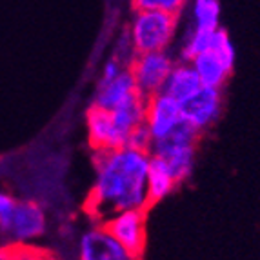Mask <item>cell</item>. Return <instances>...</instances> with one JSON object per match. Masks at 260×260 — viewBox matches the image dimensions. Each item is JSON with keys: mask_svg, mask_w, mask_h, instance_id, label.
Wrapping results in <instances>:
<instances>
[{"mask_svg": "<svg viewBox=\"0 0 260 260\" xmlns=\"http://www.w3.org/2000/svg\"><path fill=\"white\" fill-rule=\"evenodd\" d=\"M96 182L84 200V213L96 224L126 209L142 208L148 187L149 155L127 148L95 151Z\"/></svg>", "mask_w": 260, "mask_h": 260, "instance_id": "6da1fadb", "label": "cell"}, {"mask_svg": "<svg viewBox=\"0 0 260 260\" xmlns=\"http://www.w3.org/2000/svg\"><path fill=\"white\" fill-rule=\"evenodd\" d=\"M177 27V15L166 11H137L131 27L135 53L164 51Z\"/></svg>", "mask_w": 260, "mask_h": 260, "instance_id": "7a4b0ae2", "label": "cell"}, {"mask_svg": "<svg viewBox=\"0 0 260 260\" xmlns=\"http://www.w3.org/2000/svg\"><path fill=\"white\" fill-rule=\"evenodd\" d=\"M15 260H56V256L42 247L15 242Z\"/></svg>", "mask_w": 260, "mask_h": 260, "instance_id": "ac0fdd59", "label": "cell"}, {"mask_svg": "<svg viewBox=\"0 0 260 260\" xmlns=\"http://www.w3.org/2000/svg\"><path fill=\"white\" fill-rule=\"evenodd\" d=\"M0 260H15V242L0 246Z\"/></svg>", "mask_w": 260, "mask_h": 260, "instance_id": "d6986e66", "label": "cell"}, {"mask_svg": "<svg viewBox=\"0 0 260 260\" xmlns=\"http://www.w3.org/2000/svg\"><path fill=\"white\" fill-rule=\"evenodd\" d=\"M177 187L175 180L171 175L168 173V169L164 168L156 156H149V168H148V187H146V199H144L142 209L151 211L162 199L171 193Z\"/></svg>", "mask_w": 260, "mask_h": 260, "instance_id": "7c38bea8", "label": "cell"}, {"mask_svg": "<svg viewBox=\"0 0 260 260\" xmlns=\"http://www.w3.org/2000/svg\"><path fill=\"white\" fill-rule=\"evenodd\" d=\"M218 17H220V2L218 0H195L193 2V29H218Z\"/></svg>", "mask_w": 260, "mask_h": 260, "instance_id": "5bb4252c", "label": "cell"}, {"mask_svg": "<svg viewBox=\"0 0 260 260\" xmlns=\"http://www.w3.org/2000/svg\"><path fill=\"white\" fill-rule=\"evenodd\" d=\"M46 231V217L37 202H15L9 211L0 215V233L17 242L37 239Z\"/></svg>", "mask_w": 260, "mask_h": 260, "instance_id": "5b68a950", "label": "cell"}, {"mask_svg": "<svg viewBox=\"0 0 260 260\" xmlns=\"http://www.w3.org/2000/svg\"><path fill=\"white\" fill-rule=\"evenodd\" d=\"M146 224H148V211L142 208H135L118 213L99 225L126 249L131 260H144L148 246Z\"/></svg>", "mask_w": 260, "mask_h": 260, "instance_id": "3957f363", "label": "cell"}, {"mask_svg": "<svg viewBox=\"0 0 260 260\" xmlns=\"http://www.w3.org/2000/svg\"><path fill=\"white\" fill-rule=\"evenodd\" d=\"M222 111V95L217 87L202 86L195 95H191L184 102H180L182 118L187 120L197 129L204 131L217 122Z\"/></svg>", "mask_w": 260, "mask_h": 260, "instance_id": "8992f818", "label": "cell"}, {"mask_svg": "<svg viewBox=\"0 0 260 260\" xmlns=\"http://www.w3.org/2000/svg\"><path fill=\"white\" fill-rule=\"evenodd\" d=\"M153 144H155V139H153V135L146 122H142V124H139V126L135 127L126 140L127 148L144 153V155H149V156H151V151H153Z\"/></svg>", "mask_w": 260, "mask_h": 260, "instance_id": "2e32d148", "label": "cell"}, {"mask_svg": "<svg viewBox=\"0 0 260 260\" xmlns=\"http://www.w3.org/2000/svg\"><path fill=\"white\" fill-rule=\"evenodd\" d=\"M200 87H202V82H200L195 68L182 62V64L173 66V70L169 73L164 87H162V93H166L180 104L186 99H189L191 95H195Z\"/></svg>", "mask_w": 260, "mask_h": 260, "instance_id": "8fae6325", "label": "cell"}, {"mask_svg": "<svg viewBox=\"0 0 260 260\" xmlns=\"http://www.w3.org/2000/svg\"><path fill=\"white\" fill-rule=\"evenodd\" d=\"M193 68L199 75L200 82L206 87H217L220 89L225 84V80L233 73V66L228 62L222 55H218L213 48H208L204 53H200L193 58Z\"/></svg>", "mask_w": 260, "mask_h": 260, "instance_id": "30bf717a", "label": "cell"}, {"mask_svg": "<svg viewBox=\"0 0 260 260\" xmlns=\"http://www.w3.org/2000/svg\"><path fill=\"white\" fill-rule=\"evenodd\" d=\"M127 70L133 75L137 89L148 99L162 91L169 73L173 70V60L164 51L135 53L127 64Z\"/></svg>", "mask_w": 260, "mask_h": 260, "instance_id": "277c9868", "label": "cell"}, {"mask_svg": "<svg viewBox=\"0 0 260 260\" xmlns=\"http://www.w3.org/2000/svg\"><path fill=\"white\" fill-rule=\"evenodd\" d=\"M78 260H131L126 249L100 225L87 231L80 240Z\"/></svg>", "mask_w": 260, "mask_h": 260, "instance_id": "9c48e42d", "label": "cell"}, {"mask_svg": "<svg viewBox=\"0 0 260 260\" xmlns=\"http://www.w3.org/2000/svg\"><path fill=\"white\" fill-rule=\"evenodd\" d=\"M15 200L11 199L9 195H6V193H0V215L6 211H9V209L13 208Z\"/></svg>", "mask_w": 260, "mask_h": 260, "instance_id": "ffe728a7", "label": "cell"}, {"mask_svg": "<svg viewBox=\"0 0 260 260\" xmlns=\"http://www.w3.org/2000/svg\"><path fill=\"white\" fill-rule=\"evenodd\" d=\"M180 120V104L166 93H155L146 99V124L155 140L166 137Z\"/></svg>", "mask_w": 260, "mask_h": 260, "instance_id": "ba28073f", "label": "cell"}, {"mask_svg": "<svg viewBox=\"0 0 260 260\" xmlns=\"http://www.w3.org/2000/svg\"><path fill=\"white\" fill-rule=\"evenodd\" d=\"M186 0H133L137 11H166L177 15L182 9Z\"/></svg>", "mask_w": 260, "mask_h": 260, "instance_id": "e0dca14e", "label": "cell"}, {"mask_svg": "<svg viewBox=\"0 0 260 260\" xmlns=\"http://www.w3.org/2000/svg\"><path fill=\"white\" fill-rule=\"evenodd\" d=\"M135 91H139V89H137V84L133 80V75L126 68L120 75L113 78L111 82L99 86V91H96L93 104L104 109H113L117 108L118 104H122L126 99H129Z\"/></svg>", "mask_w": 260, "mask_h": 260, "instance_id": "4fadbf2b", "label": "cell"}, {"mask_svg": "<svg viewBox=\"0 0 260 260\" xmlns=\"http://www.w3.org/2000/svg\"><path fill=\"white\" fill-rule=\"evenodd\" d=\"M87 117V139L89 148L95 151H109V149L124 148V139L118 133L111 111L91 104L86 113Z\"/></svg>", "mask_w": 260, "mask_h": 260, "instance_id": "52a82bcc", "label": "cell"}, {"mask_svg": "<svg viewBox=\"0 0 260 260\" xmlns=\"http://www.w3.org/2000/svg\"><path fill=\"white\" fill-rule=\"evenodd\" d=\"M215 31H199V29L191 31L189 39H187V42L184 44V48H182L184 60H193L197 55L204 53L206 49L211 46V39Z\"/></svg>", "mask_w": 260, "mask_h": 260, "instance_id": "9a60e30c", "label": "cell"}]
</instances>
